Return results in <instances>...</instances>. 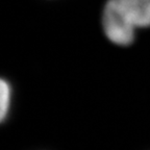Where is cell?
<instances>
[{
  "instance_id": "obj_1",
  "label": "cell",
  "mask_w": 150,
  "mask_h": 150,
  "mask_svg": "<svg viewBox=\"0 0 150 150\" xmlns=\"http://www.w3.org/2000/svg\"><path fill=\"white\" fill-rule=\"evenodd\" d=\"M102 27L106 38L118 46H127L134 41L136 29L120 16L110 2H106L103 8Z\"/></svg>"
},
{
  "instance_id": "obj_2",
  "label": "cell",
  "mask_w": 150,
  "mask_h": 150,
  "mask_svg": "<svg viewBox=\"0 0 150 150\" xmlns=\"http://www.w3.org/2000/svg\"><path fill=\"white\" fill-rule=\"evenodd\" d=\"M134 29L150 27V0H108Z\"/></svg>"
},
{
  "instance_id": "obj_3",
  "label": "cell",
  "mask_w": 150,
  "mask_h": 150,
  "mask_svg": "<svg viewBox=\"0 0 150 150\" xmlns=\"http://www.w3.org/2000/svg\"><path fill=\"white\" fill-rule=\"evenodd\" d=\"M12 101V87L4 78L0 77V124L7 119Z\"/></svg>"
}]
</instances>
